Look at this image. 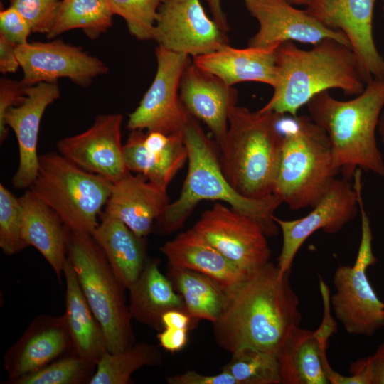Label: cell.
I'll return each instance as SVG.
<instances>
[{"label":"cell","instance_id":"cell-43","mask_svg":"<svg viewBox=\"0 0 384 384\" xmlns=\"http://www.w3.org/2000/svg\"><path fill=\"white\" fill-rule=\"evenodd\" d=\"M16 45L0 34V72L16 73L20 67L15 52Z\"/></svg>","mask_w":384,"mask_h":384},{"label":"cell","instance_id":"cell-5","mask_svg":"<svg viewBox=\"0 0 384 384\" xmlns=\"http://www.w3.org/2000/svg\"><path fill=\"white\" fill-rule=\"evenodd\" d=\"M282 117L238 105L230 112L226 138L220 146L221 166L230 185L245 198L262 199L273 194L283 137L279 129Z\"/></svg>","mask_w":384,"mask_h":384},{"label":"cell","instance_id":"cell-34","mask_svg":"<svg viewBox=\"0 0 384 384\" xmlns=\"http://www.w3.org/2000/svg\"><path fill=\"white\" fill-rule=\"evenodd\" d=\"M96 366L75 354H68L7 384H89Z\"/></svg>","mask_w":384,"mask_h":384},{"label":"cell","instance_id":"cell-12","mask_svg":"<svg viewBox=\"0 0 384 384\" xmlns=\"http://www.w3.org/2000/svg\"><path fill=\"white\" fill-rule=\"evenodd\" d=\"M312 208L306 216L297 220L274 217L282 233V247L277 265L281 274L291 270L298 250L314 232L322 230L334 234L354 219L359 208L353 185L344 178H335Z\"/></svg>","mask_w":384,"mask_h":384},{"label":"cell","instance_id":"cell-18","mask_svg":"<svg viewBox=\"0 0 384 384\" xmlns=\"http://www.w3.org/2000/svg\"><path fill=\"white\" fill-rule=\"evenodd\" d=\"M122 121L120 113L98 115L86 131L60 139L58 151L82 169L114 183L129 171L121 142Z\"/></svg>","mask_w":384,"mask_h":384},{"label":"cell","instance_id":"cell-28","mask_svg":"<svg viewBox=\"0 0 384 384\" xmlns=\"http://www.w3.org/2000/svg\"><path fill=\"white\" fill-rule=\"evenodd\" d=\"M128 290L132 319L157 331L163 329L161 316L166 311L176 309L187 312L171 282L161 272L157 260H147Z\"/></svg>","mask_w":384,"mask_h":384},{"label":"cell","instance_id":"cell-23","mask_svg":"<svg viewBox=\"0 0 384 384\" xmlns=\"http://www.w3.org/2000/svg\"><path fill=\"white\" fill-rule=\"evenodd\" d=\"M279 46L237 48L227 43L193 58L192 62L230 86L257 82L273 87L276 82L275 53Z\"/></svg>","mask_w":384,"mask_h":384},{"label":"cell","instance_id":"cell-42","mask_svg":"<svg viewBox=\"0 0 384 384\" xmlns=\"http://www.w3.org/2000/svg\"><path fill=\"white\" fill-rule=\"evenodd\" d=\"M188 331L179 328H164L157 334V338L160 346L164 349L171 353H175L186 346Z\"/></svg>","mask_w":384,"mask_h":384},{"label":"cell","instance_id":"cell-16","mask_svg":"<svg viewBox=\"0 0 384 384\" xmlns=\"http://www.w3.org/2000/svg\"><path fill=\"white\" fill-rule=\"evenodd\" d=\"M259 28L248 46L270 47L292 41L315 45L332 39L351 46L346 35L330 28L306 10L295 8L285 0H242Z\"/></svg>","mask_w":384,"mask_h":384},{"label":"cell","instance_id":"cell-36","mask_svg":"<svg viewBox=\"0 0 384 384\" xmlns=\"http://www.w3.org/2000/svg\"><path fill=\"white\" fill-rule=\"evenodd\" d=\"M28 245L23 236V219L19 198L0 184V247L13 255Z\"/></svg>","mask_w":384,"mask_h":384},{"label":"cell","instance_id":"cell-19","mask_svg":"<svg viewBox=\"0 0 384 384\" xmlns=\"http://www.w3.org/2000/svg\"><path fill=\"white\" fill-rule=\"evenodd\" d=\"M68 354L74 353L64 315L41 314L5 353L4 366L9 378L2 383L33 373Z\"/></svg>","mask_w":384,"mask_h":384},{"label":"cell","instance_id":"cell-11","mask_svg":"<svg viewBox=\"0 0 384 384\" xmlns=\"http://www.w3.org/2000/svg\"><path fill=\"white\" fill-rule=\"evenodd\" d=\"M193 228L247 273L270 262L271 252L260 223L230 206L215 203Z\"/></svg>","mask_w":384,"mask_h":384},{"label":"cell","instance_id":"cell-7","mask_svg":"<svg viewBox=\"0 0 384 384\" xmlns=\"http://www.w3.org/2000/svg\"><path fill=\"white\" fill-rule=\"evenodd\" d=\"M67 257L81 289L100 322L111 353L135 343L132 316L126 303L125 287L117 278L104 252L91 235L69 229Z\"/></svg>","mask_w":384,"mask_h":384},{"label":"cell","instance_id":"cell-24","mask_svg":"<svg viewBox=\"0 0 384 384\" xmlns=\"http://www.w3.org/2000/svg\"><path fill=\"white\" fill-rule=\"evenodd\" d=\"M23 219V236L46 259L61 283L67 260L69 228L45 202L30 189L19 198Z\"/></svg>","mask_w":384,"mask_h":384},{"label":"cell","instance_id":"cell-27","mask_svg":"<svg viewBox=\"0 0 384 384\" xmlns=\"http://www.w3.org/2000/svg\"><path fill=\"white\" fill-rule=\"evenodd\" d=\"M63 275L66 286L63 315L71 336L73 353L97 365L108 351L104 331L86 300L68 257Z\"/></svg>","mask_w":384,"mask_h":384},{"label":"cell","instance_id":"cell-40","mask_svg":"<svg viewBox=\"0 0 384 384\" xmlns=\"http://www.w3.org/2000/svg\"><path fill=\"white\" fill-rule=\"evenodd\" d=\"M350 375L334 371L329 378L330 384H373L372 356L360 358L351 364Z\"/></svg>","mask_w":384,"mask_h":384},{"label":"cell","instance_id":"cell-22","mask_svg":"<svg viewBox=\"0 0 384 384\" xmlns=\"http://www.w3.org/2000/svg\"><path fill=\"white\" fill-rule=\"evenodd\" d=\"M167 188L131 171L113 183L104 213L123 222L140 238H146L169 203Z\"/></svg>","mask_w":384,"mask_h":384},{"label":"cell","instance_id":"cell-47","mask_svg":"<svg viewBox=\"0 0 384 384\" xmlns=\"http://www.w3.org/2000/svg\"><path fill=\"white\" fill-rule=\"evenodd\" d=\"M378 132L379 134L381 143L384 149V107L380 116L378 125Z\"/></svg>","mask_w":384,"mask_h":384},{"label":"cell","instance_id":"cell-32","mask_svg":"<svg viewBox=\"0 0 384 384\" xmlns=\"http://www.w3.org/2000/svg\"><path fill=\"white\" fill-rule=\"evenodd\" d=\"M163 356L155 346L134 343L117 353L106 351L97 363L89 384H129L132 374L143 366H159Z\"/></svg>","mask_w":384,"mask_h":384},{"label":"cell","instance_id":"cell-49","mask_svg":"<svg viewBox=\"0 0 384 384\" xmlns=\"http://www.w3.org/2000/svg\"><path fill=\"white\" fill-rule=\"evenodd\" d=\"M383 20H384V1H383Z\"/></svg>","mask_w":384,"mask_h":384},{"label":"cell","instance_id":"cell-35","mask_svg":"<svg viewBox=\"0 0 384 384\" xmlns=\"http://www.w3.org/2000/svg\"><path fill=\"white\" fill-rule=\"evenodd\" d=\"M114 15L123 18L129 33L142 41L153 39L162 0H107Z\"/></svg>","mask_w":384,"mask_h":384},{"label":"cell","instance_id":"cell-13","mask_svg":"<svg viewBox=\"0 0 384 384\" xmlns=\"http://www.w3.org/2000/svg\"><path fill=\"white\" fill-rule=\"evenodd\" d=\"M153 39L169 50L193 58L228 43L226 33L207 15L200 0H162Z\"/></svg>","mask_w":384,"mask_h":384},{"label":"cell","instance_id":"cell-26","mask_svg":"<svg viewBox=\"0 0 384 384\" xmlns=\"http://www.w3.org/2000/svg\"><path fill=\"white\" fill-rule=\"evenodd\" d=\"M92 237L104 252L125 289L138 279L149 259L144 238L137 236L117 218L101 213Z\"/></svg>","mask_w":384,"mask_h":384},{"label":"cell","instance_id":"cell-15","mask_svg":"<svg viewBox=\"0 0 384 384\" xmlns=\"http://www.w3.org/2000/svg\"><path fill=\"white\" fill-rule=\"evenodd\" d=\"M319 284L324 303L320 326L315 331L295 328L277 352L282 384H329V376L334 370L326 352L336 324L330 312L328 287L322 279Z\"/></svg>","mask_w":384,"mask_h":384},{"label":"cell","instance_id":"cell-14","mask_svg":"<svg viewBox=\"0 0 384 384\" xmlns=\"http://www.w3.org/2000/svg\"><path fill=\"white\" fill-rule=\"evenodd\" d=\"M15 52L23 70L21 82L26 87L41 82H55L59 78H68L85 87L93 78L108 71L98 58L60 39L28 42L16 46Z\"/></svg>","mask_w":384,"mask_h":384},{"label":"cell","instance_id":"cell-8","mask_svg":"<svg viewBox=\"0 0 384 384\" xmlns=\"http://www.w3.org/2000/svg\"><path fill=\"white\" fill-rule=\"evenodd\" d=\"M112 185L59 153L49 152L39 156L37 176L28 189L55 210L70 230L92 235Z\"/></svg>","mask_w":384,"mask_h":384},{"label":"cell","instance_id":"cell-20","mask_svg":"<svg viewBox=\"0 0 384 384\" xmlns=\"http://www.w3.org/2000/svg\"><path fill=\"white\" fill-rule=\"evenodd\" d=\"M23 102L9 108L5 115V123L14 132L18 145V166L12 178L16 188H29L36 179L41 121L46 109L60 95L58 85L50 82L26 87Z\"/></svg>","mask_w":384,"mask_h":384},{"label":"cell","instance_id":"cell-29","mask_svg":"<svg viewBox=\"0 0 384 384\" xmlns=\"http://www.w3.org/2000/svg\"><path fill=\"white\" fill-rule=\"evenodd\" d=\"M145 132L132 130L123 145L126 166L131 172L142 174L149 181L167 188L177 172L188 160L183 135L180 136L169 148L152 151L144 144Z\"/></svg>","mask_w":384,"mask_h":384},{"label":"cell","instance_id":"cell-1","mask_svg":"<svg viewBox=\"0 0 384 384\" xmlns=\"http://www.w3.org/2000/svg\"><path fill=\"white\" fill-rule=\"evenodd\" d=\"M270 261L225 289V302L213 323L218 345L233 353L250 348L277 353L300 326L299 300L289 276Z\"/></svg>","mask_w":384,"mask_h":384},{"label":"cell","instance_id":"cell-44","mask_svg":"<svg viewBox=\"0 0 384 384\" xmlns=\"http://www.w3.org/2000/svg\"><path fill=\"white\" fill-rule=\"evenodd\" d=\"M198 320L191 316L186 311L181 310H170L161 316V324L164 328H179L188 330L195 327Z\"/></svg>","mask_w":384,"mask_h":384},{"label":"cell","instance_id":"cell-30","mask_svg":"<svg viewBox=\"0 0 384 384\" xmlns=\"http://www.w3.org/2000/svg\"><path fill=\"white\" fill-rule=\"evenodd\" d=\"M166 276L191 316L212 323L218 319L225 302V287L203 273L170 265Z\"/></svg>","mask_w":384,"mask_h":384},{"label":"cell","instance_id":"cell-21","mask_svg":"<svg viewBox=\"0 0 384 384\" xmlns=\"http://www.w3.org/2000/svg\"><path fill=\"white\" fill-rule=\"evenodd\" d=\"M180 97L188 112L208 127L220 147L226 138L230 112L238 105V90L191 61L181 77Z\"/></svg>","mask_w":384,"mask_h":384},{"label":"cell","instance_id":"cell-9","mask_svg":"<svg viewBox=\"0 0 384 384\" xmlns=\"http://www.w3.org/2000/svg\"><path fill=\"white\" fill-rule=\"evenodd\" d=\"M361 215V236L353 265H341L335 270L336 292L331 298L336 317L350 334L372 336L384 326V303L378 298L366 274L377 262L373 252V234L362 196L361 176L353 178Z\"/></svg>","mask_w":384,"mask_h":384},{"label":"cell","instance_id":"cell-17","mask_svg":"<svg viewBox=\"0 0 384 384\" xmlns=\"http://www.w3.org/2000/svg\"><path fill=\"white\" fill-rule=\"evenodd\" d=\"M376 0H313L306 11L327 27L347 37L368 83L384 78V58L373 38Z\"/></svg>","mask_w":384,"mask_h":384},{"label":"cell","instance_id":"cell-33","mask_svg":"<svg viewBox=\"0 0 384 384\" xmlns=\"http://www.w3.org/2000/svg\"><path fill=\"white\" fill-rule=\"evenodd\" d=\"M239 384H281L277 353L246 348L233 353L223 368Z\"/></svg>","mask_w":384,"mask_h":384},{"label":"cell","instance_id":"cell-2","mask_svg":"<svg viewBox=\"0 0 384 384\" xmlns=\"http://www.w3.org/2000/svg\"><path fill=\"white\" fill-rule=\"evenodd\" d=\"M276 82L270 100L260 108L292 117L316 95L338 89L357 96L367 84L351 46L332 39L324 40L310 50L294 42L281 44L275 53Z\"/></svg>","mask_w":384,"mask_h":384},{"label":"cell","instance_id":"cell-39","mask_svg":"<svg viewBox=\"0 0 384 384\" xmlns=\"http://www.w3.org/2000/svg\"><path fill=\"white\" fill-rule=\"evenodd\" d=\"M26 86L21 81L7 78L0 80V142L2 143L8 135L5 115L8 110L21 105L26 97Z\"/></svg>","mask_w":384,"mask_h":384},{"label":"cell","instance_id":"cell-38","mask_svg":"<svg viewBox=\"0 0 384 384\" xmlns=\"http://www.w3.org/2000/svg\"><path fill=\"white\" fill-rule=\"evenodd\" d=\"M32 33L24 17L14 7L9 6L0 12V34L16 46L28 43Z\"/></svg>","mask_w":384,"mask_h":384},{"label":"cell","instance_id":"cell-46","mask_svg":"<svg viewBox=\"0 0 384 384\" xmlns=\"http://www.w3.org/2000/svg\"><path fill=\"white\" fill-rule=\"evenodd\" d=\"M207 3L212 18L216 22L220 29L227 33L229 31V26L226 15L223 10L221 0H205Z\"/></svg>","mask_w":384,"mask_h":384},{"label":"cell","instance_id":"cell-6","mask_svg":"<svg viewBox=\"0 0 384 384\" xmlns=\"http://www.w3.org/2000/svg\"><path fill=\"white\" fill-rule=\"evenodd\" d=\"M280 123L283 137L272 193L293 210L314 207L339 174L330 141L309 116L282 117Z\"/></svg>","mask_w":384,"mask_h":384},{"label":"cell","instance_id":"cell-4","mask_svg":"<svg viewBox=\"0 0 384 384\" xmlns=\"http://www.w3.org/2000/svg\"><path fill=\"white\" fill-rule=\"evenodd\" d=\"M188 153V173L178 198L170 203L156 221L161 234L181 228L201 201H220L255 219L267 236L275 235L279 228L274 212L283 203L275 194L262 199H250L238 193L227 180L212 142L196 119L191 116L183 130Z\"/></svg>","mask_w":384,"mask_h":384},{"label":"cell","instance_id":"cell-31","mask_svg":"<svg viewBox=\"0 0 384 384\" xmlns=\"http://www.w3.org/2000/svg\"><path fill=\"white\" fill-rule=\"evenodd\" d=\"M113 16L107 0H61L54 25L46 36L51 39L80 28L87 38L96 39L112 26Z\"/></svg>","mask_w":384,"mask_h":384},{"label":"cell","instance_id":"cell-3","mask_svg":"<svg viewBox=\"0 0 384 384\" xmlns=\"http://www.w3.org/2000/svg\"><path fill=\"white\" fill-rule=\"evenodd\" d=\"M306 105L310 118L326 132L343 178L350 181L357 169L384 178V159L376 140L384 107V78H373L350 100H339L325 90Z\"/></svg>","mask_w":384,"mask_h":384},{"label":"cell","instance_id":"cell-10","mask_svg":"<svg viewBox=\"0 0 384 384\" xmlns=\"http://www.w3.org/2000/svg\"><path fill=\"white\" fill-rule=\"evenodd\" d=\"M155 55L154 78L139 105L129 114L127 127L131 131L181 133L191 117L180 97L181 80L191 62L190 56L159 45L155 49Z\"/></svg>","mask_w":384,"mask_h":384},{"label":"cell","instance_id":"cell-45","mask_svg":"<svg viewBox=\"0 0 384 384\" xmlns=\"http://www.w3.org/2000/svg\"><path fill=\"white\" fill-rule=\"evenodd\" d=\"M372 356L373 384H384V342L380 343Z\"/></svg>","mask_w":384,"mask_h":384},{"label":"cell","instance_id":"cell-25","mask_svg":"<svg viewBox=\"0 0 384 384\" xmlns=\"http://www.w3.org/2000/svg\"><path fill=\"white\" fill-rule=\"evenodd\" d=\"M160 251L169 265L206 274L225 288L242 281L248 273L240 269L193 228L166 242Z\"/></svg>","mask_w":384,"mask_h":384},{"label":"cell","instance_id":"cell-41","mask_svg":"<svg viewBox=\"0 0 384 384\" xmlns=\"http://www.w3.org/2000/svg\"><path fill=\"white\" fill-rule=\"evenodd\" d=\"M169 384H239L229 373L223 370L217 375H202L188 370L183 374L169 376Z\"/></svg>","mask_w":384,"mask_h":384},{"label":"cell","instance_id":"cell-48","mask_svg":"<svg viewBox=\"0 0 384 384\" xmlns=\"http://www.w3.org/2000/svg\"><path fill=\"white\" fill-rule=\"evenodd\" d=\"M292 5L308 6L313 0H285Z\"/></svg>","mask_w":384,"mask_h":384},{"label":"cell","instance_id":"cell-37","mask_svg":"<svg viewBox=\"0 0 384 384\" xmlns=\"http://www.w3.org/2000/svg\"><path fill=\"white\" fill-rule=\"evenodd\" d=\"M26 20L32 33L51 31L59 10L60 0H8Z\"/></svg>","mask_w":384,"mask_h":384}]
</instances>
